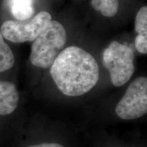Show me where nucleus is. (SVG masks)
<instances>
[{
  "label": "nucleus",
  "mask_w": 147,
  "mask_h": 147,
  "mask_svg": "<svg viewBox=\"0 0 147 147\" xmlns=\"http://www.w3.org/2000/svg\"><path fill=\"white\" fill-rule=\"evenodd\" d=\"M134 54L131 48L113 41L103 53V64L110 75L115 87H121L133 76L135 67Z\"/></svg>",
  "instance_id": "nucleus-3"
},
{
  "label": "nucleus",
  "mask_w": 147,
  "mask_h": 147,
  "mask_svg": "<svg viewBox=\"0 0 147 147\" xmlns=\"http://www.w3.org/2000/svg\"><path fill=\"white\" fill-rule=\"evenodd\" d=\"M135 30L138 38L147 39V6L144 5L140 9L135 19Z\"/></svg>",
  "instance_id": "nucleus-10"
},
{
  "label": "nucleus",
  "mask_w": 147,
  "mask_h": 147,
  "mask_svg": "<svg viewBox=\"0 0 147 147\" xmlns=\"http://www.w3.org/2000/svg\"><path fill=\"white\" fill-rule=\"evenodd\" d=\"M27 147H64L62 145L57 143H43V144L34 145V146H30Z\"/></svg>",
  "instance_id": "nucleus-11"
},
{
  "label": "nucleus",
  "mask_w": 147,
  "mask_h": 147,
  "mask_svg": "<svg viewBox=\"0 0 147 147\" xmlns=\"http://www.w3.org/2000/svg\"><path fill=\"white\" fill-rule=\"evenodd\" d=\"M51 21V14L46 11H42L27 23L5 21L1 25L0 30L3 38L14 43L32 42L35 40Z\"/></svg>",
  "instance_id": "nucleus-5"
},
{
  "label": "nucleus",
  "mask_w": 147,
  "mask_h": 147,
  "mask_svg": "<svg viewBox=\"0 0 147 147\" xmlns=\"http://www.w3.org/2000/svg\"><path fill=\"white\" fill-rule=\"evenodd\" d=\"M19 95L15 85L6 81H0V116L10 115L16 109Z\"/></svg>",
  "instance_id": "nucleus-6"
},
{
  "label": "nucleus",
  "mask_w": 147,
  "mask_h": 147,
  "mask_svg": "<svg viewBox=\"0 0 147 147\" xmlns=\"http://www.w3.org/2000/svg\"><path fill=\"white\" fill-rule=\"evenodd\" d=\"M67 40L65 28L57 21H51L34 40L30 54L33 65L40 68L50 67L59 54L63 50Z\"/></svg>",
  "instance_id": "nucleus-2"
},
{
  "label": "nucleus",
  "mask_w": 147,
  "mask_h": 147,
  "mask_svg": "<svg viewBox=\"0 0 147 147\" xmlns=\"http://www.w3.org/2000/svg\"><path fill=\"white\" fill-rule=\"evenodd\" d=\"M14 56L10 47L5 43L0 30V72L5 71L13 67Z\"/></svg>",
  "instance_id": "nucleus-8"
},
{
  "label": "nucleus",
  "mask_w": 147,
  "mask_h": 147,
  "mask_svg": "<svg viewBox=\"0 0 147 147\" xmlns=\"http://www.w3.org/2000/svg\"><path fill=\"white\" fill-rule=\"evenodd\" d=\"M91 6L106 17H113L119 10V0H91Z\"/></svg>",
  "instance_id": "nucleus-9"
},
{
  "label": "nucleus",
  "mask_w": 147,
  "mask_h": 147,
  "mask_svg": "<svg viewBox=\"0 0 147 147\" xmlns=\"http://www.w3.org/2000/svg\"><path fill=\"white\" fill-rule=\"evenodd\" d=\"M11 12L18 21H27L32 18L34 9L32 0H11Z\"/></svg>",
  "instance_id": "nucleus-7"
},
{
  "label": "nucleus",
  "mask_w": 147,
  "mask_h": 147,
  "mask_svg": "<svg viewBox=\"0 0 147 147\" xmlns=\"http://www.w3.org/2000/svg\"><path fill=\"white\" fill-rule=\"evenodd\" d=\"M119 118L133 120L140 118L147 113V78L138 77L129 84L116 106Z\"/></svg>",
  "instance_id": "nucleus-4"
},
{
  "label": "nucleus",
  "mask_w": 147,
  "mask_h": 147,
  "mask_svg": "<svg viewBox=\"0 0 147 147\" xmlns=\"http://www.w3.org/2000/svg\"><path fill=\"white\" fill-rule=\"evenodd\" d=\"M51 67L53 81L67 96L85 94L100 78V69L95 58L81 48L74 46L63 49Z\"/></svg>",
  "instance_id": "nucleus-1"
}]
</instances>
